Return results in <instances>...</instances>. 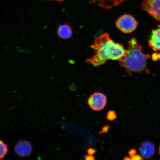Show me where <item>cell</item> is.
Here are the masks:
<instances>
[{"label":"cell","mask_w":160,"mask_h":160,"mask_svg":"<svg viewBox=\"0 0 160 160\" xmlns=\"http://www.w3.org/2000/svg\"><path fill=\"white\" fill-rule=\"evenodd\" d=\"M159 154L160 155V147L159 148Z\"/></svg>","instance_id":"cell-20"},{"label":"cell","mask_w":160,"mask_h":160,"mask_svg":"<svg viewBox=\"0 0 160 160\" xmlns=\"http://www.w3.org/2000/svg\"><path fill=\"white\" fill-rule=\"evenodd\" d=\"M142 47L138 43L137 39L132 38L128 43V49L125 55L119 60L120 65L125 68L128 74L146 71L149 73L147 68V61L150 58L149 54L142 51Z\"/></svg>","instance_id":"cell-2"},{"label":"cell","mask_w":160,"mask_h":160,"mask_svg":"<svg viewBox=\"0 0 160 160\" xmlns=\"http://www.w3.org/2000/svg\"><path fill=\"white\" fill-rule=\"evenodd\" d=\"M110 126L109 125H105L102 128V129L99 132V134L107 133L109 131Z\"/></svg>","instance_id":"cell-13"},{"label":"cell","mask_w":160,"mask_h":160,"mask_svg":"<svg viewBox=\"0 0 160 160\" xmlns=\"http://www.w3.org/2000/svg\"><path fill=\"white\" fill-rule=\"evenodd\" d=\"M97 150L93 148H89L87 150V153L90 155H93L97 152Z\"/></svg>","instance_id":"cell-14"},{"label":"cell","mask_w":160,"mask_h":160,"mask_svg":"<svg viewBox=\"0 0 160 160\" xmlns=\"http://www.w3.org/2000/svg\"><path fill=\"white\" fill-rule=\"evenodd\" d=\"M116 25L118 28L123 32L130 33L137 28L138 22L135 18L132 16L125 14L118 19Z\"/></svg>","instance_id":"cell-3"},{"label":"cell","mask_w":160,"mask_h":160,"mask_svg":"<svg viewBox=\"0 0 160 160\" xmlns=\"http://www.w3.org/2000/svg\"><path fill=\"white\" fill-rule=\"evenodd\" d=\"M85 159L86 160H94L95 158L93 155H86L84 156Z\"/></svg>","instance_id":"cell-16"},{"label":"cell","mask_w":160,"mask_h":160,"mask_svg":"<svg viewBox=\"0 0 160 160\" xmlns=\"http://www.w3.org/2000/svg\"><path fill=\"white\" fill-rule=\"evenodd\" d=\"M149 45L154 51H160V25L152 31Z\"/></svg>","instance_id":"cell-8"},{"label":"cell","mask_w":160,"mask_h":160,"mask_svg":"<svg viewBox=\"0 0 160 160\" xmlns=\"http://www.w3.org/2000/svg\"><path fill=\"white\" fill-rule=\"evenodd\" d=\"M107 102V97L100 92H95L88 99V103L89 107L93 111H97L104 108Z\"/></svg>","instance_id":"cell-4"},{"label":"cell","mask_w":160,"mask_h":160,"mask_svg":"<svg viewBox=\"0 0 160 160\" xmlns=\"http://www.w3.org/2000/svg\"><path fill=\"white\" fill-rule=\"evenodd\" d=\"M57 33L61 38L66 39H69L72 37V31L71 26L66 23L59 26Z\"/></svg>","instance_id":"cell-10"},{"label":"cell","mask_w":160,"mask_h":160,"mask_svg":"<svg viewBox=\"0 0 160 160\" xmlns=\"http://www.w3.org/2000/svg\"><path fill=\"white\" fill-rule=\"evenodd\" d=\"M49 1H55L59 2H63V0H49Z\"/></svg>","instance_id":"cell-19"},{"label":"cell","mask_w":160,"mask_h":160,"mask_svg":"<svg viewBox=\"0 0 160 160\" xmlns=\"http://www.w3.org/2000/svg\"><path fill=\"white\" fill-rule=\"evenodd\" d=\"M124 160H130V159H131V158L125 157V158H124Z\"/></svg>","instance_id":"cell-18"},{"label":"cell","mask_w":160,"mask_h":160,"mask_svg":"<svg viewBox=\"0 0 160 160\" xmlns=\"http://www.w3.org/2000/svg\"><path fill=\"white\" fill-rule=\"evenodd\" d=\"M90 47L94 50L95 55L86 61L95 67L104 64L108 60H120L126 51L122 45L115 43L107 33L96 38Z\"/></svg>","instance_id":"cell-1"},{"label":"cell","mask_w":160,"mask_h":160,"mask_svg":"<svg viewBox=\"0 0 160 160\" xmlns=\"http://www.w3.org/2000/svg\"><path fill=\"white\" fill-rule=\"evenodd\" d=\"M136 153H137V151H136V150L135 149H131L128 152L130 157H131L133 155L136 154Z\"/></svg>","instance_id":"cell-17"},{"label":"cell","mask_w":160,"mask_h":160,"mask_svg":"<svg viewBox=\"0 0 160 160\" xmlns=\"http://www.w3.org/2000/svg\"><path fill=\"white\" fill-rule=\"evenodd\" d=\"M94 3L106 9L112 8L126 0H92Z\"/></svg>","instance_id":"cell-9"},{"label":"cell","mask_w":160,"mask_h":160,"mask_svg":"<svg viewBox=\"0 0 160 160\" xmlns=\"http://www.w3.org/2000/svg\"><path fill=\"white\" fill-rule=\"evenodd\" d=\"M141 7L144 11L160 22V0H143Z\"/></svg>","instance_id":"cell-5"},{"label":"cell","mask_w":160,"mask_h":160,"mask_svg":"<svg viewBox=\"0 0 160 160\" xmlns=\"http://www.w3.org/2000/svg\"><path fill=\"white\" fill-rule=\"evenodd\" d=\"M107 119L110 121H113L114 120L117 119V115L116 112L113 110H110L108 111L107 116H106Z\"/></svg>","instance_id":"cell-12"},{"label":"cell","mask_w":160,"mask_h":160,"mask_svg":"<svg viewBox=\"0 0 160 160\" xmlns=\"http://www.w3.org/2000/svg\"><path fill=\"white\" fill-rule=\"evenodd\" d=\"M131 160H140L143 159V158L139 155L135 154L131 158Z\"/></svg>","instance_id":"cell-15"},{"label":"cell","mask_w":160,"mask_h":160,"mask_svg":"<svg viewBox=\"0 0 160 160\" xmlns=\"http://www.w3.org/2000/svg\"><path fill=\"white\" fill-rule=\"evenodd\" d=\"M8 152V148L4 142L0 139V159L5 158Z\"/></svg>","instance_id":"cell-11"},{"label":"cell","mask_w":160,"mask_h":160,"mask_svg":"<svg viewBox=\"0 0 160 160\" xmlns=\"http://www.w3.org/2000/svg\"><path fill=\"white\" fill-rule=\"evenodd\" d=\"M139 152L143 158L149 159L154 154L155 148L154 145L149 141H145L140 145Z\"/></svg>","instance_id":"cell-7"},{"label":"cell","mask_w":160,"mask_h":160,"mask_svg":"<svg viewBox=\"0 0 160 160\" xmlns=\"http://www.w3.org/2000/svg\"><path fill=\"white\" fill-rule=\"evenodd\" d=\"M14 149L18 157L23 158L31 155L33 151V147L30 141L22 140L16 144Z\"/></svg>","instance_id":"cell-6"}]
</instances>
